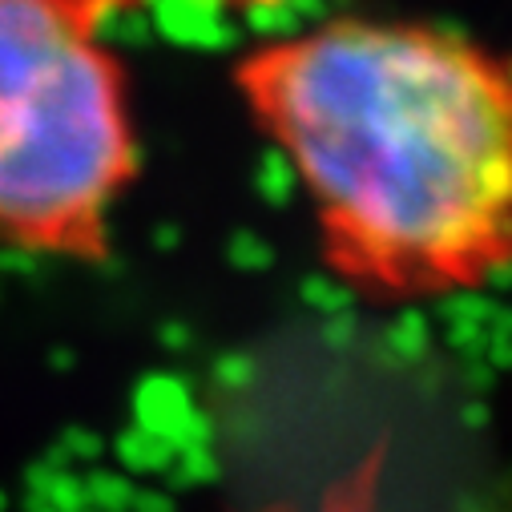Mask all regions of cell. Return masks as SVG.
<instances>
[{
	"instance_id": "6da1fadb",
	"label": "cell",
	"mask_w": 512,
	"mask_h": 512,
	"mask_svg": "<svg viewBox=\"0 0 512 512\" xmlns=\"http://www.w3.org/2000/svg\"><path fill=\"white\" fill-rule=\"evenodd\" d=\"M234 89L295 170L331 275L375 303L488 287L512 254L504 61L432 21L331 17L254 45Z\"/></svg>"
},
{
	"instance_id": "7a4b0ae2",
	"label": "cell",
	"mask_w": 512,
	"mask_h": 512,
	"mask_svg": "<svg viewBox=\"0 0 512 512\" xmlns=\"http://www.w3.org/2000/svg\"><path fill=\"white\" fill-rule=\"evenodd\" d=\"M142 170L130 73L69 0H0V242L101 263Z\"/></svg>"
},
{
	"instance_id": "3957f363",
	"label": "cell",
	"mask_w": 512,
	"mask_h": 512,
	"mask_svg": "<svg viewBox=\"0 0 512 512\" xmlns=\"http://www.w3.org/2000/svg\"><path fill=\"white\" fill-rule=\"evenodd\" d=\"M69 5H77L81 13H89L93 21H109L113 13H125V9H138L146 5V0H69ZM230 5H267V0H230Z\"/></svg>"
},
{
	"instance_id": "277c9868",
	"label": "cell",
	"mask_w": 512,
	"mask_h": 512,
	"mask_svg": "<svg viewBox=\"0 0 512 512\" xmlns=\"http://www.w3.org/2000/svg\"><path fill=\"white\" fill-rule=\"evenodd\" d=\"M363 500H367V492H363V488H351V492H339V496L327 504V512H367Z\"/></svg>"
}]
</instances>
